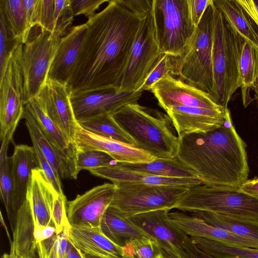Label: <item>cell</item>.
<instances>
[{"mask_svg":"<svg viewBox=\"0 0 258 258\" xmlns=\"http://www.w3.org/2000/svg\"><path fill=\"white\" fill-rule=\"evenodd\" d=\"M2 258H15L13 256H12V255H11L9 254H8V253H4L2 256Z\"/></svg>","mask_w":258,"mask_h":258,"instance_id":"cell-56","label":"cell"},{"mask_svg":"<svg viewBox=\"0 0 258 258\" xmlns=\"http://www.w3.org/2000/svg\"><path fill=\"white\" fill-rule=\"evenodd\" d=\"M70 227L42 241L37 247L38 258H67Z\"/></svg>","mask_w":258,"mask_h":258,"instance_id":"cell-39","label":"cell"},{"mask_svg":"<svg viewBox=\"0 0 258 258\" xmlns=\"http://www.w3.org/2000/svg\"><path fill=\"white\" fill-rule=\"evenodd\" d=\"M171 223L189 236H196L237 246L258 249V243L224 229L211 225L200 217L179 212L169 213Z\"/></svg>","mask_w":258,"mask_h":258,"instance_id":"cell-21","label":"cell"},{"mask_svg":"<svg viewBox=\"0 0 258 258\" xmlns=\"http://www.w3.org/2000/svg\"><path fill=\"white\" fill-rule=\"evenodd\" d=\"M61 38L41 29L39 34L24 44L22 66L25 105L38 95L45 84Z\"/></svg>","mask_w":258,"mask_h":258,"instance_id":"cell-11","label":"cell"},{"mask_svg":"<svg viewBox=\"0 0 258 258\" xmlns=\"http://www.w3.org/2000/svg\"><path fill=\"white\" fill-rule=\"evenodd\" d=\"M67 258H84L83 253L69 240L66 252Z\"/></svg>","mask_w":258,"mask_h":258,"instance_id":"cell-54","label":"cell"},{"mask_svg":"<svg viewBox=\"0 0 258 258\" xmlns=\"http://www.w3.org/2000/svg\"><path fill=\"white\" fill-rule=\"evenodd\" d=\"M179 139L177 158L196 172L203 184L240 187L248 180L246 145L235 130L228 108L219 127Z\"/></svg>","mask_w":258,"mask_h":258,"instance_id":"cell-2","label":"cell"},{"mask_svg":"<svg viewBox=\"0 0 258 258\" xmlns=\"http://www.w3.org/2000/svg\"><path fill=\"white\" fill-rule=\"evenodd\" d=\"M239 70L243 104L246 107L252 101L250 91L258 88V45L245 39L240 55Z\"/></svg>","mask_w":258,"mask_h":258,"instance_id":"cell-29","label":"cell"},{"mask_svg":"<svg viewBox=\"0 0 258 258\" xmlns=\"http://www.w3.org/2000/svg\"><path fill=\"white\" fill-rule=\"evenodd\" d=\"M150 91L165 111L174 106H189L210 109H225L211 95L168 73L153 84Z\"/></svg>","mask_w":258,"mask_h":258,"instance_id":"cell-13","label":"cell"},{"mask_svg":"<svg viewBox=\"0 0 258 258\" xmlns=\"http://www.w3.org/2000/svg\"><path fill=\"white\" fill-rule=\"evenodd\" d=\"M68 238L84 254L101 258H122V247L107 237L100 227L71 225Z\"/></svg>","mask_w":258,"mask_h":258,"instance_id":"cell-23","label":"cell"},{"mask_svg":"<svg viewBox=\"0 0 258 258\" xmlns=\"http://www.w3.org/2000/svg\"><path fill=\"white\" fill-rule=\"evenodd\" d=\"M161 255L158 241L150 236L131 239L122 246V258H159Z\"/></svg>","mask_w":258,"mask_h":258,"instance_id":"cell-37","label":"cell"},{"mask_svg":"<svg viewBox=\"0 0 258 258\" xmlns=\"http://www.w3.org/2000/svg\"><path fill=\"white\" fill-rule=\"evenodd\" d=\"M254 99L256 101L257 107L258 108V88L254 90Z\"/></svg>","mask_w":258,"mask_h":258,"instance_id":"cell-55","label":"cell"},{"mask_svg":"<svg viewBox=\"0 0 258 258\" xmlns=\"http://www.w3.org/2000/svg\"><path fill=\"white\" fill-rule=\"evenodd\" d=\"M225 110L174 106L166 112L180 139L190 134L208 133L219 127L224 121Z\"/></svg>","mask_w":258,"mask_h":258,"instance_id":"cell-19","label":"cell"},{"mask_svg":"<svg viewBox=\"0 0 258 258\" xmlns=\"http://www.w3.org/2000/svg\"><path fill=\"white\" fill-rule=\"evenodd\" d=\"M258 27V0H237Z\"/></svg>","mask_w":258,"mask_h":258,"instance_id":"cell-51","label":"cell"},{"mask_svg":"<svg viewBox=\"0 0 258 258\" xmlns=\"http://www.w3.org/2000/svg\"><path fill=\"white\" fill-rule=\"evenodd\" d=\"M167 210H158L133 216L129 219L158 243L172 245L178 251L188 236L170 221Z\"/></svg>","mask_w":258,"mask_h":258,"instance_id":"cell-24","label":"cell"},{"mask_svg":"<svg viewBox=\"0 0 258 258\" xmlns=\"http://www.w3.org/2000/svg\"><path fill=\"white\" fill-rule=\"evenodd\" d=\"M153 13L161 53L182 56L196 28L189 0H154Z\"/></svg>","mask_w":258,"mask_h":258,"instance_id":"cell-7","label":"cell"},{"mask_svg":"<svg viewBox=\"0 0 258 258\" xmlns=\"http://www.w3.org/2000/svg\"><path fill=\"white\" fill-rule=\"evenodd\" d=\"M244 41L214 4L212 96L218 105L225 108L242 85L239 61Z\"/></svg>","mask_w":258,"mask_h":258,"instance_id":"cell-4","label":"cell"},{"mask_svg":"<svg viewBox=\"0 0 258 258\" xmlns=\"http://www.w3.org/2000/svg\"><path fill=\"white\" fill-rule=\"evenodd\" d=\"M107 6L86 22L87 31L71 79V94L115 89L142 20L122 3Z\"/></svg>","mask_w":258,"mask_h":258,"instance_id":"cell-1","label":"cell"},{"mask_svg":"<svg viewBox=\"0 0 258 258\" xmlns=\"http://www.w3.org/2000/svg\"><path fill=\"white\" fill-rule=\"evenodd\" d=\"M160 54L152 10L142 20L125 68L115 90L117 92L137 91Z\"/></svg>","mask_w":258,"mask_h":258,"instance_id":"cell-9","label":"cell"},{"mask_svg":"<svg viewBox=\"0 0 258 258\" xmlns=\"http://www.w3.org/2000/svg\"><path fill=\"white\" fill-rule=\"evenodd\" d=\"M120 166L134 170L166 177L199 178L196 172L177 157L156 159L142 163H119Z\"/></svg>","mask_w":258,"mask_h":258,"instance_id":"cell-31","label":"cell"},{"mask_svg":"<svg viewBox=\"0 0 258 258\" xmlns=\"http://www.w3.org/2000/svg\"><path fill=\"white\" fill-rule=\"evenodd\" d=\"M12 176L18 210L27 198L32 171L39 166L33 147L26 145L15 146L12 155Z\"/></svg>","mask_w":258,"mask_h":258,"instance_id":"cell-26","label":"cell"},{"mask_svg":"<svg viewBox=\"0 0 258 258\" xmlns=\"http://www.w3.org/2000/svg\"><path fill=\"white\" fill-rule=\"evenodd\" d=\"M163 258H182L174 247L171 245L159 243Z\"/></svg>","mask_w":258,"mask_h":258,"instance_id":"cell-53","label":"cell"},{"mask_svg":"<svg viewBox=\"0 0 258 258\" xmlns=\"http://www.w3.org/2000/svg\"><path fill=\"white\" fill-rule=\"evenodd\" d=\"M109 0H71L74 16L84 15L88 19L93 16L95 11L104 3Z\"/></svg>","mask_w":258,"mask_h":258,"instance_id":"cell-46","label":"cell"},{"mask_svg":"<svg viewBox=\"0 0 258 258\" xmlns=\"http://www.w3.org/2000/svg\"><path fill=\"white\" fill-rule=\"evenodd\" d=\"M213 32L214 3L211 0L196 27L185 52L178 57L177 71L173 76L212 96L214 86Z\"/></svg>","mask_w":258,"mask_h":258,"instance_id":"cell-6","label":"cell"},{"mask_svg":"<svg viewBox=\"0 0 258 258\" xmlns=\"http://www.w3.org/2000/svg\"><path fill=\"white\" fill-rule=\"evenodd\" d=\"M115 189L114 184L105 183L67 202L70 225L100 227L101 219L112 201Z\"/></svg>","mask_w":258,"mask_h":258,"instance_id":"cell-14","label":"cell"},{"mask_svg":"<svg viewBox=\"0 0 258 258\" xmlns=\"http://www.w3.org/2000/svg\"><path fill=\"white\" fill-rule=\"evenodd\" d=\"M75 143L78 151H102L119 163H147L157 159L135 146L98 135L80 126L76 133Z\"/></svg>","mask_w":258,"mask_h":258,"instance_id":"cell-18","label":"cell"},{"mask_svg":"<svg viewBox=\"0 0 258 258\" xmlns=\"http://www.w3.org/2000/svg\"><path fill=\"white\" fill-rule=\"evenodd\" d=\"M23 44L11 52L0 75V139L13 137L24 109V90L22 66Z\"/></svg>","mask_w":258,"mask_h":258,"instance_id":"cell-10","label":"cell"},{"mask_svg":"<svg viewBox=\"0 0 258 258\" xmlns=\"http://www.w3.org/2000/svg\"><path fill=\"white\" fill-rule=\"evenodd\" d=\"M54 0H38L37 26L52 33L54 29Z\"/></svg>","mask_w":258,"mask_h":258,"instance_id":"cell-45","label":"cell"},{"mask_svg":"<svg viewBox=\"0 0 258 258\" xmlns=\"http://www.w3.org/2000/svg\"><path fill=\"white\" fill-rule=\"evenodd\" d=\"M143 92H117L115 89L71 94L77 121L103 113L113 114L123 106L137 103Z\"/></svg>","mask_w":258,"mask_h":258,"instance_id":"cell-15","label":"cell"},{"mask_svg":"<svg viewBox=\"0 0 258 258\" xmlns=\"http://www.w3.org/2000/svg\"><path fill=\"white\" fill-rule=\"evenodd\" d=\"M159 258H163V256H162V255H161V256Z\"/></svg>","mask_w":258,"mask_h":258,"instance_id":"cell-58","label":"cell"},{"mask_svg":"<svg viewBox=\"0 0 258 258\" xmlns=\"http://www.w3.org/2000/svg\"><path fill=\"white\" fill-rule=\"evenodd\" d=\"M21 43L14 36L4 15L0 13V75L4 70L11 52Z\"/></svg>","mask_w":258,"mask_h":258,"instance_id":"cell-42","label":"cell"},{"mask_svg":"<svg viewBox=\"0 0 258 258\" xmlns=\"http://www.w3.org/2000/svg\"><path fill=\"white\" fill-rule=\"evenodd\" d=\"M175 209L204 211L258 222V197L240 187L202 184L189 188Z\"/></svg>","mask_w":258,"mask_h":258,"instance_id":"cell-5","label":"cell"},{"mask_svg":"<svg viewBox=\"0 0 258 258\" xmlns=\"http://www.w3.org/2000/svg\"><path fill=\"white\" fill-rule=\"evenodd\" d=\"M13 233L11 255L15 258H37V255L38 256L34 236V222L27 198L18 211Z\"/></svg>","mask_w":258,"mask_h":258,"instance_id":"cell-25","label":"cell"},{"mask_svg":"<svg viewBox=\"0 0 258 258\" xmlns=\"http://www.w3.org/2000/svg\"><path fill=\"white\" fill-rule=\"evenodd\" d=\"M188 189L183 186H116L109 208L125 218L158 210L170 211L175 209Z\"/></svg>","mask_w":258,"mask_h":258,"instance_id":"cell-8","label":"cell"},{"mask_svg":"<svg viewBox=\"0 0 258 258\" xmlns=\"http://www.w3.org/2000/svg\"><path fill=\"white\" fill-rule=\"evenodd\" d=\"M83 255H84V258H101V257H96V256L90 255L88 254H86L84 253H83Z\"/></svg>","mask_w":258,"mask_h":258,"instance_id":"cell-57","label":"cell"},{"mask_svg":"<svg viewBox=\"0 0 258 258\" xmlns=\"http://www.w3.org/2000/svg\"><path fill=\"white\" fill-rule=\"evenodd\" d=\"M231 27L245 40L258 45V27L237 0H213Z\"/></svg>","mask_w":258,"mask_h":258,"instance_id":"cell-27","label":"cell"},{"mask_svg":"<svg viewBox=\"0 0 258 258\" xmlns=\"http://www.w3.org/2000/svg\"><path fill=\"white\" fill-rule=\"evenodd\" d=\"M87 29L86 23L75 26L70 29L66 35L61 37L58 49L50 65L47 79L68 85L81 52Z\"/></svg>","mask_w":258,"mask_h":258,"instance_id":"cell-20","label":"cell"},{"mask_svg":"<svg viewBox=\"0 0 258 258\" xmlns=\"http://www.w3.org/2000/svg\"><path fill=\"white\" fill-rule=\"evenodd\" d=\"M240 188L248 194L258 197V177L247 180Z\"/></svg>","mask_w":258,"mask_h":258,"instance_id":"cell-52","label":"cell"},{"mask_svg":"<svg viewBox=\"0 0 258 258\" xmlns=\"http://www.w3.org/2000/svg\"><path fill=\"white\" fill-rule=\"evenodd\" d=\"M57 194L40 168L32 171L27 198L32 213L34 231L48 226H54L52 209L54 198Z\"/></svg>","mask_w":258,"mask_h":258,"instance_id":"cell-22","label":"cell"},{"mask_svg":"<svg viewBox=\"0 0 258 258\" xmlns=\"http://www.w3.org/2000/svg\"><path fill=\"white\" fill-rule=\"evenodd\" d=\"M122 3L141 19L150 14L153 7L154 0H121Z\"/></svg>","mask_w":258,"mask_h":258,"instance_id":"cell-47","label":"cell"},{"mask_svg":"<svg viewBox=\"0 0 258 258\" xmlns=\"http://www.w3.org/2000/svg\"><path fill=\"white\" fill-rule=\"evenodd\" d=\"M88 171L94 176L110 181L116 186H169L190 188L203 184L200 178L159 176L130 169L118 163Z\"/></svg>","mask_w":258,"mask_h":258,"instance_id":"cell-17","label":"cell"},{"mask_svg":"<svg viewBox=\"0 0 258 258\" xmlns=\"http://www.w3.org/2000/svg\"><path fill=\"white\" fill-rule=\"evenodd\" d=\"M191 215L209 224L224 229L258 243V222L209 212L196 211Z\"/></svg>","mask_w":258,"mask_h":258,"instance_id":"cell-30","label":"cell"},{"mask_svg":"<svg viewBox=\"0 0 258 258\" xmlns=\"http://www.w3.org/2000/svg\"><path fill=\"white\" fill-rule=\"evenodd\" d=\"M200 249L215 258H258V249L237 246L206 238L189 236Z\"/></svg>","mask_w":258,"mask_h":258,"instance_id":"cell-35","label":"cell"},{"mask_svg":"<svg viewBox=\"0 0 258 258\" xmlns=\"http://www.w3.org/2000/svg\"><path fill=\"white\" fill-rule=\"evenodd\" d=\"M54 29L51 33L61 38L72 24L74 15L71 0H54Z\"/></svg>","mask_w":258,"mask_h":258,"instance_id":"cell-41","label":"cell"},{"mask_svg":"<svg viewBox=\"0 0 258 258\" xmlns=\"http://www.w3.org/2000/svg\"><path fill=\"white\" fill-rule=\"evenodd\" d=\"M38 0H24L27 21L31 29L37 26V15Z\"/></svg>","mask_w":258,"mask_h":258,"instance_id":"cell-50","label":"cell"},{"mask_svg":"<svg viewBox=\"0 0 258 258\" xmlns=\"http://www.w3.org/2000/svg\"><path fill=\"white\" fill-rule=\"evenodd\" d=\"M8 147L2 146L0 151V192L12 231L16 224L18 209L12 176V157L8 156Z\"/></svg>","mask_w":258,"mask_h":258,"instance_id":"cell-32","label":"cell"},{"mask_svg":"<svg viewBox=\"0 0 258 258\" xmlns=\"http://www.w3.org/2000/svg\"><path fill=\"white\" fill-rule=\"evenodd\" d=\"M100 228L110 240L122 247L131 239L149 236L129 219L120 216L109 207L101 219Z\"/></svg>","mask_w":258,"mask_h":258,"instance_id":"cell-28","label":"cell"},{"mask_svg":"<svg viewBox=\"0 0 258 258\" xmlns=\"http://www.w3.org/2000/svg\"><path fill=\"white\" fill-rule=\"evenodd\" d=\"M178 64V57L161 53L145 81L137 91H150L154 84L168 73L174 76Z\"/></svg>","mask_w":258,"mask_h":258,"instance_id":"cell-38","label":"cell"},{"mask_svg":"<svg viewBox=\"0 0 258 258\" xmlns=\"http://www.w3.org/2000/svg\"><path fill=\"white\" fill-rule=\"evenodd\" d=\"M38 122L43 134L51 144L61 163L59 175L63 178H77V148L46 114L35 97L25 105Z\"/></svg>","mask_w":258,"mask_h":258,"instance_id":"cell-16","label":"cell"},{"mask_svg":"<svg viewBox=\"0 0 258 258\" xmlns=\"http://www.w3.org/2000/svg\"><path fill=\"white\" fill-rule=\"evenodd\" d=\"M115 161L107 154L99 151H78L77 155V169H94L115 164Z\"/></svg>","mask_w":258,"mask_h":258,"instance_id":"cell-40","label":"cell"},{"mask_svg":"<svg viewBox=\"0 0 258 258\" xmlns=\"http://www.w3.org/2000/svg\"><path fill=\"white\" fill-rule=\"evenodd\" d=\"M39 168L42 170L48 181L61 197H66L62 189L59 174L55 172L41 152L36 142L31 139Z\"/></svg>","mask_w":258,"mask_h":258,"instance_id":"cell-43","label":"cell"},{"mask_svg":"<svg viewBox=\"0 0 258 258\" xmlns=\"http://www.w3.org/2000/svg\"><path fill=\"white\" fill-rule=\"evenodd\" d=\"M71 94L67 84L47 79L36 98L48 117L75 143L80 125L71 104Z\"/></svg>","mask_w":258,"mask_h":258,"instance_id":"cell-12","label":"cell"},{"mask_svg":"<svg viewBox=\"0 0 258 258\" xmlns=\"http://www.w3.org/2000/svg\"><path fill=\"white\" fill-rule=\"evenodd\" d=\"M211 0H189L190 17L196 27Z\"/></svg>","mask_w":258,"mask_h":258,"instance_id":"cell-49","label":"cell"},{"mask_svg":"<svg viewBox=\"0 0 258 258\" xmlns=\"http://www.w3.org/2000/svg\"><path fill=\"white\" fill-rule=\"evenodd\" d=\"M23 118L31 139L33 140L55 172L59 174L61 163L51 144L42 132L40 126L30 112L25 107Z\"/></svg>","mask_w":258,"mask_h":258,"instance_id":"cell-36","label":"cell"},{"mask_svg":"<svg viewBox=\"0 0 258 258\" xmlns=\"http://www.w3.org/2000/svg\"><path fill=\"white\" fill-rule=\"evenodd\" d=\"M0 13L14 36L25 44L29 40L31 29L27 21L24 0H0Z\"/></svg>","mask_w":258,"mask_h":258,"instance_id":"cell-34","label":"cell"},{"mask_svg":"<svg viewBox=\"0 0 258 258\" xmlns=\"http://www.w3.org/2000/svg\"><path fill=\"white\" fill-rule=\"evenodd\" d=\"M112 115L134 140L137 148L157 159L177 157L179 139L167 114L133 103L123 106Z\"/></svg>","mask_w":258,"mask_h":258,"instance_id":"cell-3","label":"cell"},{"mask_svg":"<svg viewBox=\"0 0 258 258\" xmlns=\"http://www.w3.org/2000/svg\"><path fill=\"white\" fill-rule=\"evenodd\" d=\"M84 129L136 147L134 140L120 127L110 113H103L78 121Z\"/></svg>","mask_w":258,"mask_h":258,"instance_id":"cell-33","label":"cell"},{"mask_svg":"<svg viewBox=\"0 0 258 258\" xmlns=\"http://www.w3.org/2000/svg\"><path fill=\"white\" fill-rule=\"evenodd\" d=\"M67 202L66 197L60 196L57 194L53 200L52 216L56 234L63 229L70 227L67 215Z\"/></svg>","mask_w":258,"mask_h":258,"instance_id":"cell-44","label":"cell"},{"mask_svg":"<svg viewBox=\"0 0 258 258\" xmlns=\"http://www.w3.org/2000/svg\"><path fill=\"white\" fill-rule=\"evenodd\" d=\"M178 253L182 258H215L197 246L189 236L186 237L183 248Z\"/></svg>","mask_w":258,"mask_h":258,"instance_id":"cell-48","label":"cell"}]
</instances>
